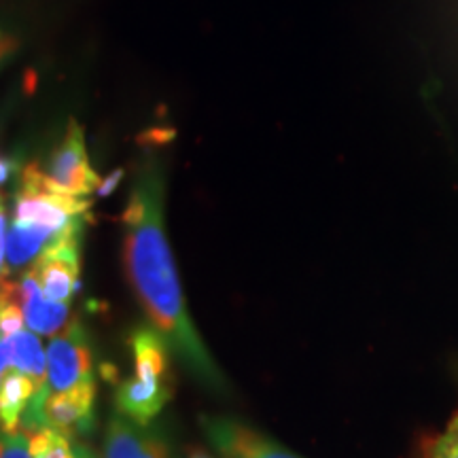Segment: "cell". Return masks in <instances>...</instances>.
I'll list each match as a JSON object with an SVG mask.
<instances>
[{"instance_id":"1","label":"cell","mask_w":458,"mask_h":458,"mask_svg":"<svg viewBox=\"0 0 458 458\" xmlns=\"http://www.w3.org/2000/svg\"><path fill=\"white\" fill-rule=\"evenodd\" d=\"M123 266L151 327L168 342L204 385L219 388L223 376L189 317L164 223V179L156 162L140 168L123 215Z\"/></svg>"},{"instance_id":"2","label":"cell","mask_w":458,"mask_h":458,"mask_svg":"<svg viewBox=\"0 0 458 458\" xmlns=\"http://www.w3.org/2000/svg\"><path fill=\"white\" fill-rule=\"evenodd\" d=\"M134 376L123 380L114 391L117 414L136 425H153L174 394L172 382V348L156 327H136L130 335Z\"/></svg>"},{"instance_id":"3","label":"cell","mask_w":458,"mask_h":458,"mask_svg":"<svg viewBox=\"0 0 458 458\" xmlns=\"http://www.w3.org/2000/svg\"><path fill=\"white\" fill-rule=\"evenodd\" d=\"M91 202L88 198L64 196L51 191L45 182L43 170L37 164H28L21 170L20 189L15 193L13 223L43 233L54 242L81 236L83 223L88 221Z\"/></svg>"},{"instance_id":"4","label":"cell","mask_w":458,"mask_h":458,"mask_svg":"<svg viewBox=\"0 0 458 458\" xmlns=\"http://www.w3.org/2000/svg\"><path fill=\"white\" fill-rule=\"evenodd\" d=\"M41 170L51 191L64 196L88 198L89 193L98 191L102 182L89 164L83 128L74 119L68 122L64 140L51 153L47 165Z\"/></svg>"},{"instance_id":"5","label":"cell","mask_w":458,"mask_h":458,"mask_svg":"<svg viewBox=\"0 0 458 458\" xmlns=\"http://www.w3.org/2000/svg\"><path fill=\"white\" fill-rule=\"evenodd\" d=\"M85 382H94L89 335L81 320H71L47 344V388L49 393H66Z\"/></svg>"},{"instance_id":"6","label":"cell","mask_w":458,"mask_h":458,"mask_svg":"<svg viewBox=\"0 0 458 458\" xmlns=\"http://www.w3.org/2000/svg\"><path fill=\"white\" fill-rule=\"evenodd\" d=\"M202 428L223 458H301L236 418L202 416Z\"/></svg>"},{"instance_id":"7","label":"cell","mask_w":458,"mask_h":458,"mask_svg":"<svg viewBox=\"0 0 458 458\" xmlns=\"http://www.w3.org/2000/svg\"><path fill=\"white\" fill-rule=\"evenodd\" d=\"M30 274L37 280L41 293L51 301L71 303L81 284V255H79V236H71L55 242L32 266Z\"/></svg>"},{"instance_id":"8","label":"cell","mask_w":458,"mask_h":458,"mask_svg":"<svg viewBox=\"0 0 458 458\" xmlns=\"http://www.w3.org/2000/svg\"><path fill=\"white\" fill-rule=\"evenodd\" d=\"M94 382H85L66 393H49L43 405L45 425L71 439L88 435L94 427Z\"/></svg>"},{"instance_id":"9","label":"cell","mask_w":458,"mask_h":458,"mask_svg":"<svg viewBox=\"0 0 458 458\" xmlns=\"http://www.w3.org/2000/svg\"><path fill=\"white\" fill-rule=\"evenodd\" d=\"M102 458H172V452L164 435L153 425L142 427L114 414L108 420Z\"/></svg>"},{"instance_id":"10","label":"cell","mask_w":458,"mask_h":458,"mask_svg":"<svg viewBox=\"0 0 458 458\" xmlns=\"http://www.w3.org/2000/svg\"><path fill=\"white\" fill-rule=\"evenodd\" d=\"M21 283V308H24L26 327L37 335L54 337L64 331L71 323V303H57L47 300L38 289L30 272L20 278Z\"/></svg>"},{"instance_id":"11","label":"cell","mask_w":458,"mask_h":458,"mask_svg":"<svg viewBox=\"0 0 458 458\" xmlns=\"http://www.w3.org/2000/svg\"><path fill=\"white\" fill-rule=\"evenodd\" d=\"M32 397L45 401L47 394H41L30 377L20 371H9L0 385V433H20L21 418H24Z\"/></svg>"},{"instance_id":"12","label":"cell","mask_w":458,"mask_h":458,"mask_svg":"<svg viewBox=\"0 0 458 458\" xmlns=\"http://www.w3.org/2000/svg\"><path fill=\"white\" fill-rule=\"evenodd\" d=\"M13 348V369L30 377L41 394H49L47 388V352L43 351L41 340L30 329H21L9 335Z\"/></svg>"},{"instance_id":"13","label":"cell","mask_w":458,"mask_h":458,"mask_svg":"<svg viewBox=\"0 0 458 458\" xmlns=\"http://www.w3.org/2000/svg\"><path fill=\"white\" fill-rule=\"evenodd\" d=\"M32 458H96L85 444L74 442L64 433L45 427L38 433L30 435Z\"/></svg>"},{"instance_id":"14","label":"cell","mask_w":458,"mask_h":458,"mask_svg":"<svg viewBox=\"0 0 458 458\" xmlns=\"http://www.w3.org/2000/svg\"><path fill=\"white\" fill-rule=\"evenodd\" d=\"M0 458H32L30 439L24 433H0Z\"/></svg>"},{"instance_id":"15","label":"cell","mask_w":458,"mask_h":458,"mask_svg":"<svg viewBox=\"0 0 458 458\" xmlns=\"http://www.w3.org/2000/svg\"><path fill=\"white\" fill-rule=\"evenodd\" d=\"M431 458H458V414L452 418L445 431L439 435Z\"/></svg>"},{"instance_id":"16","label":"cell","mask_w":458,"mask_h":458,"mask_svg":"<svg viewBox=\"0 0 458 458\" xmlns=\"http://www.w3.org/2000/svg\"><path fill=\"white\" fill-rule=\"evenodd\" d=\"M9 371H13V348L9 335H0V385Z\"/></svg>"},{"instance_id":"17","label":"cell","mask_w":458,"mask_h":458,"mask_svg":"<svg viewBox=\"0 0 458 458\" xmlns=\"http://www.w3.org/2000/svg\"><path fill=\"white\" fill-rule=\"evenodd\" d=\"M7 215H4V204L0 198V276H3L4 267V246H7Z\"/></svg>"},{"instance_id":"18","label":"cell","mask_w":458,"mask_h":458,"mask_svg":"<svg viewBox=\"0 0 458 458\" xmlns=\"http://www.w3.org/2000/svg\"><path fill=\"white\" fill-rule=\"evenodd\" d=\"M15 47H17V41H15L13 34L0 28V64H3V62L7 60L11 54H13Z\"/></svg>"},{"instance_id":"19","label":"cell","mask_w":458,"mask_h":458,"mask_svg":"<svg viewBox=\"0 0 458 458\" xmlns=\"http://www.w3.org/2000/svg\"><path fill=\"white\" fill-rule=\"evenodd\" d=\"M122 176H123V170H117V172H114V174L108 176L106 181H102L100 187H98V196H102V198L108 196V193H111L113 189L119 185V181H122Z\"/></svg>"},{"instance_id":"20","label":"cell","mask_w":458,"mask_h":458,"mask_svg":"<svg viewBox=\"0 0 458 458\" xmlns=\"http://www.w3.org/2000/svg\"><path fill=\"white\" fill-rule=\"evenodd\" d=\"M11 168H13V164L7 162V159L0 157V185H4V182L9 181V176H11Z\"/></svg>"},{"instance_id":"21","label":"cell","mask_w":458,"mask_h":458,"mask_svg":"<svg viewBox=\"0 0 458 458\" xmlns=\"http://www.w3.org/2000/svg\"><path fill=\"white\" fill-rule=\"evenodd\" d=\"M189 458H213V456H208V454H206V452H202V450H193L191 454H189Z\"/></svg>"}]
</instances>
